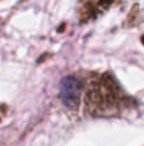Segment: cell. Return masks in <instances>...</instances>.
<instances>
[{"label":"cell","mask_w":144,"mask_h":146,"mask_svg":"<svg viewBox=\"0 0 144 146\" xmlns=\"http://www.w3.org/2000/svg\"><path fill=\"white\" fill-rule=\"evenodd\" d=\"M83 83L75 76H66L60 82V98L69 109H77L81 104Z\"/></svg>","instance_id":"1"},{"label":"cell","mask_w":144,"mask_h":146,"mask_svg":"<svg viewBox=\"0 0 144 146\" xmlns=\"http://www.w3.org/2000/svg\"><path fill=\"white\" fill-rule=\"evenodd\" d=\"M142 40H143V44H144V37H143V38H142Z\"/></svg>","instance_id":"2"}]
</instances>
